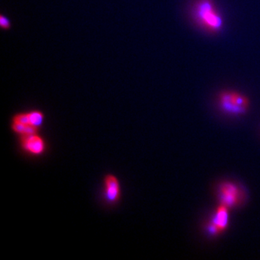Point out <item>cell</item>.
<instances>
[{
	"label": "cell",
	"instance_id": "277c9868",
	"mask_svg": "<svg viewBox=\"0 0 260 260\" xmlns=\"http://www.w3.org/2000/svg\"><path fill=\"white\" fill-rule=\"evenodd\" d=\"M19 138L20 148L24 153L30 156H42L47 151V142L39 133L23 135Z\"/></svg>",
	"mask_w": 260,
	"mask_h": 260
},
{
	"label": "cell",
	"instance_id": "52a82bcc",
	"mask_svg": "<svg viewBox=\"0 0 260 260\" xmlns=\"http://www.w3.org/2000/svg\"><path fill=\"white\" fill-rule=\"evenodd\" d=\"M27 113H28L30 125L40 129L44 124V119H45L44 112L40 110H37V109H34V110L27 112Z\"/></svg>",
	"mask_w": 260,
	"mask_h": 260
},
{
	"label": "cell",
	"instance_id": "ba28073f",
	"mask_svg": "<svg viewBox=\"0 0 260 260\" xmlns=\"http://www.w3.org/2000/svg\"><path fill=\"white\" fill-rule=\"evenodd\" d=\"M0 26L4 30H10L12 28L11 21L8 17L4 14L0 15Z\"/></svg>",
	"mask_w": 260,
	"mask_h": 260
},
{
	"label": "cell",
	"instance_id": "7a4b0ae2",
	"mask_svg": "<svg viewBox=\"0 0 260 260\" xmlns=\"http://www.w3.org/2000/svg\"><path fill=\"white\" fill-rule=\"evenodd\" d=\"M219 104L220 109L226 114L239 116L245 114L249 102L242 94L225 91L219 96Z\"/></svg>",
	"mask_w": 260,
	"mask_h": 260
},
{
	"label": "cell",
	"instance_id": "5b68a950",
	"mask_svg": "<svg viewBox=\"0 0 260 260\" xmlns=\"http://www.w3.org/2000/svg\"><path fill=\"white\" fill-rule=\"evenodd\" d=\"M103 196L106 203L109 205H115L121 198L120 181L116 175L107 174L104 178Z\"/></svg>",
	"mask_w": 260,
	"mask_h": 260
},
{
	"label": "cell",
	"instance_id": "8992f818",
	"mask_svg": "<svg viewBox=\"0 0 260 260\" xmlns=\"http://www.w3.org/2000/svg\"><path fill=\"white\" fill-rule=\"evenodd\" d=\"M229 209L223 205H219L206 226L210 235L217 236L226 230L229 223Z\"/></svg>",
	"mask_w": 260,
	"mask_h": 260
},
{
	"label": "cell",
	"instance_id": "6da1fadb",
	"mask_svg": "<svg viewBox=\"0 0 260 260\" xmlns=\"http://www.w3.org/2000/svg\"><path fill=\"white\" fill-rule=\"evenodd\" d=\"M194 16L198 23L210 31H218L223 20L210 0H200L194 7Z\"/></svg>",
	"mask_w": 260,
	"mask_h": 260
},
{
	"label": "cell",
	"instance_id": "3957f363",
	"mask_svg": "<svg viewBox=\"0 0 260 260\" xmlns=\"http://www.w3.org/2000/svg\"><path fill=\"white\" fill-rule=\"evenodd\" d=\"M218 197L220 205L228 208H236L242 203L243 193L240 188L232 181H224L219 185Z\"/></svg>",
	"mask_w": 260,
	"mask_h": 260
}]
</instances>
